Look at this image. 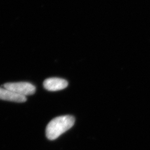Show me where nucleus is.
I'll return each instance as SVG.
<instances>
[{
    "label": "nucleus",
    "instance_id": "1",
    "mask_svg": "<svg viewBox=\"0 0 150 150\" xmlns=\"http://www.w3.org/2000/svg\"><path fill=\"white\" fill-rule=\"evenodd\" d=\"M74 123L75 118L72 116H62L54 118L46 127V137L50 140L56 139L71 129Z\"/></svg>",
    "mask_w": 150,
    "mask_h": 150
},
{
    "label": "nucleus",
    "instance_id": "2",
    "mask_svg": "<svg viewBox=\"0 0 150 150\" xmlns=\"http://www.w3.org/2000/svg\"><path fill=\"white\" fill-rule=\"evenodd\" d=\"M3 87L23 96L31 95L36 92L35 86L26 82L6 83Z\"/></svg>",
    "mask_w": 150,
    "mask_h": 150
},
{
    "label": "nucleus",
    "instance_id": "3",
    "mask_svg": "<svg viewBox=\"0 0 150 150\" xmlns=\"http://www.w3.org/2000/svg\"><path fill=\"white\" fill-rule=\"evenodd\" d=\"M67 86L68 82L59 78H49L43 82L45 88L50 91H59L66 88Z\"/></svg>",
    "mask_w": 150,
    "mask_h": 150
},
{
    "label": "nucleus",
    "instance_id": "4",
    "mask_svg": "<svg viewBox=\"0 0 150 150\" xmlns=\"http://www.w3.org/2000/svg\"><path fill=\"white\" fill-rule=\"evenodd\" d=\"M0 100L21 103L26 102L27 98L26 97L18 95L5 87H0Z\"/></svg>",
    "mask_w": 150,
    "mask_h": 150
}]
</instances>
